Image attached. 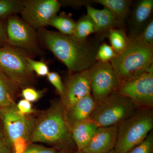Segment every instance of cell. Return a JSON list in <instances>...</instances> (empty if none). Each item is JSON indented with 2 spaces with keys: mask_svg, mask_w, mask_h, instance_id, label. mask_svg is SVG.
I'll list each match as a JSON object with an SVG mask.
<instances>
[{
  "mask_svg": "<svg viewBox=\"0 0 153 153\" xmlns=\"http://www.w3.org/2000/svg\"><path fill=\"white\" fill-rule=\"evenodd\" d=\"M38 34L39 41L71 74L87 70L97 62V49L87 40L79 41L73 36L45 28L38 30Z\"/></svg>",
  "mask_w": 153,
  "mask_h": 153,
  "instance_id": "6da1fadb",
  "label": "cell"
},
{
  "mask_svg": "<svg viewBox=\"0 0 153 153\" xmlns=\"http://www.w3.org/2000/svg\"><path fill=\"white\" fill-rule=\"evenodd\" d=\"M30 142L46 144L58 151L77 150L66 109L60 100L52 101L47 109L38 115Z\"/></svg>",
  "mask_w": 153,
  "mask_h": 153,
  "instance_id": "7a4b0ae2",
  "label": "cell"
},
{
  "mask_svg": "<svg viewBox=\"0 0 153 153\" xmlns=\"http://www.w3.org/2000/svg\"><path fill=\"white\" fill-rule=\"evenodd\" d=\"M129 38V43L125 50L110 62L120 84L153 68V45Z\"/></svg>",
  "mask_w": 153,
  "mask_h": 153,
  "instance_id": "3957f363",
  "label": "cell"
},
{
  "mask_svg": "<svg viewBox=\"0 0 153 153\" xmlns=\"http://www.w3.org/2000/svg\"><path fill=\"white\" fill-rule=\"evenodd\" d=\"M153 128V109L138 108L118 125L116 152L127 153L142 143Z\"/></svg>",
  "mask_w": 153,
  "mask_h": 153,
  "instance_id": "277c9868",
  "label": "cell"
},
{
  "mask_svg": "<svg viewBox=\"0 0 153 153\" xmlns=\"http://www.w3.org/2000/svg\"><path fill=\"white\" fill-rule=\"evenodd\" d=\"M32 55L8 44L0 47V70L21 90L36 84L35 73L30 68L27 57Z\"/></svg>",
  "mask_w": 153,
  "mask_h": 153,
  "instance_id": "5b68a950",
  "label": "cell"
},
{
  "mask_svg": "<svg viewBox=\"0 0 153 153\" xmlns=\"http://www.w3.org/2000/svg\"><path fill=\"white\" fill-rule=\"evenodd\" d=\"M137 109L130 100L114 91L96 103L89 120L98 127L118 126Z\"/></svg>",
  "mask_w": 153,
  "mask_h": 153,
  "instance_id": "8992f818",
  "label": "cell"
},
{
  "mask_svg": "<svg viewBox=\"0 0 153 153\" xmlns=\"http://www.w3.org/2000/svg\"><path fill=\"white\" fill-rule=\"evenodd\" d=\"M36 120L33 115L21 113L16 103L0 109V123L11 148L14 142L19 139L30 143Z\"/></svg>",
  "mask_w": 153,
  "mask_h": 153,
  "instance_id": "52a82bcc",
  "label": "cell"
},
{
  "mask_svg": "<svg viewBox=\"0 0 153 153\" xmlns=\"http://www.w3.org/2000/svg\"><path fill=\"white\" fill-rule=\"evenodd\" d=\"M7 32L9 45L25 50L32 55H44L38 32L17 15L8 18Z\"/></svg>",
  "mask_w": 153,
  "mask_h": 153,
  "instance_id": "ba28073f",
  "label": "cell"
},
{
  "mask_svg": "<svg viewBox=\"0 0 153 153\" xmlns=\"http://www.w3.org/2000/svg\"><path fill=\"white\" fill-rule=\"evenodd\" d=\"M116 91L130 100L138 108L153 109V68L120 83Z\"/></svg>",
  "mask_w": 153,
  "mask_h": 153,
  "instance_id": "9c48e42d",
  "label": "cell"
},
{
  "mask_svg": "<svg viewBox=\"0 0 153 153\" xmlns=\"http://www.w3.org/2000/svg\"><path fill=\"white\" fill-rule=\"evenodd\" d=\"M88 71L91 94L97 103L117 90L120 82L110 62L97 61Z\"/></svg>",
  "mask_w": 153,
  "mask_h": 153,
  "instance_id": "30bf717a",
  "label": "cell"
},
{
  "mask_svg": "<svg viewBox=\"0 0 153 153\" xmlns=\"http://www.w3.org/2000/svg\"><path fill=\"white\" fill-rule=\"evenodd\" d=\"M61 4L57 0H25L20 14L22 19L35 30L48 26L49 22L57 15Z\"/></svg>",
  "mask_w": 153,
  "mask_h": 153,
  "instance_id": "8fae6325",
  "label": "cell"
},
{
  "mask_svg": "<svg viewBox=\"0 0 153 153\" xmlns=\"http://www.w3.org/2000/svg\"><path fill=\"white\" fill-rule=\"evenodd\" d=\"M64 85L60 100L66 111L82 97L91 94L88 69L71 74Z\"/></svg>",
  "mask_w": 153,
  "mask_h": 153,
  "instance_id": "7c38bea8",
  "label": "cell"
},
{
  "mask_svg": "<svg viewBox=\"0 0 153 153\" xmlns=\"http://www.w3.org/2000/svg\"><path fill=\"white\" fill-rule=\"evenodd\" d=\"M117 130L118 126L98 127L82 152L84 153H107L114 149Z\"/></svg>",
  "mask_w": 153,
  "mask_h": 153,
  "instance_id": "4fadbf2b",
  "label": "cell"
},
{
  "mask_svg": "<svg viewBox=\"0 0 153 153\" xmlns=\"http://www.w3.org/2000/svg\"><path fill=\"white\" fill-rule=\"evenodd\" d=\"M96 103L91 94L82 97L66 110L67 119L71 127L76 123L89 120Z\"/></svg>",
  "mask_w": 153,
  "mask_h": 153,
  "instance_id": "5bb4252c",
  "label": "cell"
},
{
  "mask_svg": "<svg viewBox=\"0 0 153 153\" xmlns=\"http://www.w3.org/2000/svg\"><path fill=\"white\" fill-rule=\"evenodd\" d=\"M98 128L90 120L76 123L71 126V136L77 150L83 151L87 146Z\"/></svg>",
  "mask_w": 153,
  "mask_h": 153,
  "instance_id": "9a60e30c",
  "label": "cell"
},
{
  "mask_svg": "<svg viewBox=\"0 0 153 153\" xmlns=\"http://www.w3.org/2000/svg\"><path fill=\"white\" fill-rule=\"evenodd\" d=\"M86 6L87 15L94 22L97 33L108 32L110 29L120 25L112 12L106 8L99 10L91 7L90 4Z\"/></svg>",
  "mask_w": 153,
  "mask_h": 153,
  "instance_id": "2e32d148",
  "label": "cell"
},
{
  "mask_svg": "<svg viewBox=\"0 0 153 153\" xmlns=\"http://www.w3.org/2000/svg\"><path fill=\"white\" fill-rule=\"evenodd\" d=\"M153 10V0H142L138 2L132 15V31L129 36L137 35L143 28L151 19Z\"/></svg>",
  "mask_w": 153,
  "mask_h": 153,
  "instance_id": "e0dca14e",
  "label": "cell"
},
{
  "mask_svg": "<svg viewBox=\"0 0 153 153\" xmlns=\"http://www.w3.org/2000/svg\"><path fill=\"white\" fill-rule=\"evenodd\" d=\"M20 89L0 70V109L16 104Z\"/></svg>",
  "mask_w": 153,
  "mask_h": 153,
  "instance_id": "ac0fdd59",
  "label": "cell"
},
{
  "mask_svg": "<svg viewBox=\"0 0 153 153\" xmlns=\"http://www.w3.org/2000/svg\"><path fill=\"white\" fill-rule=\"evenodd\" d=\"M97 3L109 10L116 17L120 25L127 17L132 1L128 0H96Z\"/></svg>",
  "mask_w": 153,
  "mask_h": 153,
  "instance_id": "d6986e66",
  "label": "cell"
},
{
  "mask_svg": "<svg viewBox=\"0 0 153 153\" xmlns=\"http://www.w3.org/2000/svg\"><path fill=\"white\" fill-rule=\"evenodd\" d=\"M76 22L69 15L64 12L53 17L49 22L48 26L56 28L59 33L72 36L75 29Z\"/></svg>",
  "mask_w": 153,
  "mask_h": 153,
  "instance_id": "ffe728a7",
  "label": "cell"
},
{
  "mask_svg": "<svg viewBox=\"0 0 153 153\" xmlns=\"http://www.w3.org/2000/svg\"><path fill=\"white\" fill-rule=\"evenodd\" d=\"M107 33L111 47L117 55L120 54L125 50L130 42V38L125 30L121 28H112Z\"/></svg>",
  "mask_w": 153,
  "mask_h": 153,
  "instance_id": "44dd1931",
  "label": "cell"
},
{
  "mask_svg": "<svg viewBox=\"0 0 153 153\" xmlns=\"http://www.w3.org/2000/svg\"><path fill=\"white\" fill-rule=\"evenodd\" d=\"M95 33H97L95 24L86 14L76 22L75 29L72 36L79 41H84L86 40V38L89 35Z\"/></svg>",
  "mask_w": 153,
  "mask_h": 153,
  "instance_id": "7402d4cb",
  "label": "cell"
},
{
  "mask_svg": "<svg viewBox=\"0 0 153 153\" xmlns=\"http://www.w3.org/2000/svg\"><path fill=\"white\" fill-rule=\"evenodd\" d=\"M23 4L21 0H0V21L20 13Z\"/></svg>",
  "mask_w": 153,
  "mask_h": 153,
  "instance_id": "603a6c76",
  "label": "cell"
},
{
  "mask_svg": "<svg viewBox=\"0 0 153 153\" xmlns=\"http://www.w3.org/2000/svg\"><path fill=\"white\" fill-rule=\"evenodd\" d=\"M136 41L144 44L153 45V20L150 19L137 35L128 36Z\"/></svg>",
  "mask_w": 153,
  "mask_h": 153,
  "instance_id": "cb8c5ba5",
  "label": "cell"
},
{
  "mask_svg": "<svg viewBox=\"0 0 153 153\" xmlns=\"http://www.w3.org/2000/svg\"><path fill=\"white\" fill-rule=\"evenodd\" d=\"M116 55V53L111 46L103 44L97 50L96 59L97 61L110 62Z\"/></svg>",
  "mask_w": 153,
  "mask_h": 153,
  "instance_id": "d4e9b609",
  "label": "cell"
},
{
  "mask_svg": "<svg viewBox=\"0 0 153 153\" xmlns=\"http://www.w3.org/2000/svg\"><path fill=\"white\" fill-rule=\"evenodd\" d=\"M27 61L31 70L38 76H47L50 72L48 65L42 60L36 61L30 56L27 57Z\"/></svg>",
  "mask_w": 153,
  "mask_h": 153,
  "instance_id": "484cf974",
  "label": "cell"
},
{
  "mask_svg": "<svg viewBox=\"0 0 153 153\" xmlns=\"http://www.w3.org/2000/svg\"><path fill=\"white\" fill-rule=\"evenodd\" d=\"M153 132H151L146 139L127 153H152Z\"/></svg>",
  "mask_w": 153,
  "mask_h": 153,
  "instance_id": "4316f807",
  "label": "cell"
},
{
  "mask_svg": "<svg viewBox=\"0 0 153 153\" xmlns=\"http://www.w3.org/2000/svg\"><path fill=\"white\" fill-rule=\"evenodd\" d=\"M47 91L46 88L38 90L33 87H27L22 89L21 95L24 99L32 103L38 101L46 93Z\"/></svg>",
  "mask_w": 153,
  "mask_h": 153,
  "instance_id": "83f0119b",
  "label": "cell"
},
{
  "mask_svg": "<svg viewBox=\"0 0 153 153\" xmlns=\"http://www.w3.org/2000/svg\"><path fill=\"white\" fill-rule=\"evenodd\" d=\"M58 152L54 148L31 143L23 153H57Z\"/></svg>",
  "mask_w": 153,
  "mask_h": 153,
  "instance_id": "f1b7e54d",
  "label": "cell"
},
{
  "mask_svg": "<svg viewBox=\"0 0 153 153\" xmlns=\"http://www.w3.org/2000/svg\"><path fill=\"white\" fill-rule=\"evenodd\" d=\"M47 77L49 82L54 86L61 96L64 91V85L60 75L56 72H49Z\"/></svg>",
  "mask_w": 153,
  "mask_h": 153,
  "instance_id": "f546056e",
  "label": "cell"
},
{
  "mask_svg": "<svg viewBox=\"0 0 153 153\" xmlns=\"http://www.w3.org/2000/svg\"><path fill=\"white\" fill-rule=\"evenodd\" d=\"M17 109L22 114L25 115H33V114L38 113V111L33 108L31 102L26 100H21L16 103Z\"/></svg>",
  "mask_w": 153,
  "mask_h": 153,
  "instance_id": "4dcf8cb0",
  "label": "cell"
},
{
  "mask_svg": "<svg viewBox=\"0 0 153 153\" xmlns=\"http://www.w3.org/2000/svg\"><path fill=\"white\" fill-rule=\"evenodd\" d=\"M0 153H12V148L6 138L0 123Z\"/></svg>",
  "mask_w": 153,
  "mask_h": 153,
  "instance_id": "1f68e13d",
  "label": "cell"
},
{
  "mask_svg": "<svg viewBox=\"0 0 153 153\" xmlns=\"http://www.w3.org/2000/svg\"><path fill=\"white\" fill-rule=\"evenodd\" d=\"M8 44L7 23L3 20L0 21V47Z\"/></svg>",
  "mask_w": 153,
  "mask_h": 153,
  "instance_id": "d6a6232c",
  "label": "cell"
},
{
  "mask_svg": "<svg viewBox=\"0 0 153 153\" xmlns=\"http://www.w3.org/2000/svg\"><path fill=\"white\" fill-rule=\"evenodd\" d=\"M61 5L78 7L82 5L86 6L89 4V3L92 2L91 1H60Z\"/></svg>",
  "mask_w": 153,
  "mask_h": 153,
  "instance_id": "836d02e7",
  "label": "cell"
},
{
  "mask_svg": "<svg viewBox=\"0 0 153 153\" xmlns=\"http://www.w3.org/2000/svg\"><path fill=\"white\" fill-rule=\"evenodd\" d=\"M57 153H84L82 151L76 150L75 151H58Z\"/></svg>",
  "mask_w": 153,
  "mask_h": 153,
  "instance_id": "e575fe53",
  "label": "cell"
},
{
  "mask_svg": "<svg viewBox=\"0 0 153 153\" xmlns=\"http://www.w3.org/2000/svg\"><path fill=\"white\" fill-rule=\"evenodd\" d=\"M107 153H116V152L114 150V149L113 150L111 151V152H109Z\"/></svg>",
  "mask_w": 153,
  "mask_h": 153,
  "instance_id": "d590c367",
  "label": "cell"
}]
</instances>
